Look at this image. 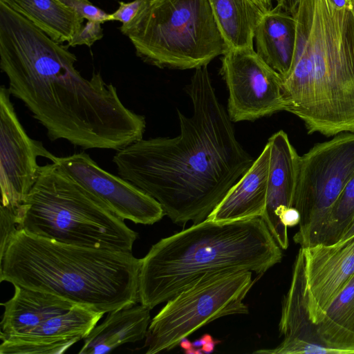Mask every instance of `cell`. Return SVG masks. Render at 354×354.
Wrapping results in <instances>:
<instances>
[{
	"label": "cell",
	"mask_w": 354,
	"mask_h": 354,
	"mask_svg": "<svg viewBox=\"0 0 354 354\" xmlns=\"http://www.w3.org/2000/svg\"><path fill=\"white\" fill-rule=\"evenodd\" d=\"M68 45L57 43L0 2V68L8 90L50 141L116 151L142 139L146 121L124 105L100 73L84 78Z\"/></svg>",
	"instance_id": "cell-1"
},
{
	"label": "cell",
	"mask_w": 354,
	"mask_h": 354,
	"mask_svg": "<svg viewBox=\"0 0 354 354\" xmlns=\"http://www.w3.org/2000/svg\"><path fill=\"white\" fill-rule=\"evenodd\" d=\"M185 91L190 116L179 109L180 133L141 139L113 157L122 178L155 198L173 223L205 220L254 159L235 136L207 66L195 69Z\"/></svg>",
	"instance_id": "cell-2"
},
{
	"label": "cell",
	"mask_w": 354,
	"mask_h": 354,
	"mask_svg": "<svg viewBox=\"0 0 354 354\" xmlns=\"http://www.w3.org/2000/svg\"><path fill=\"white\" fill-rule=\"evenodd\" d=\"M296 43L283 79L285 111L308 133L354 132V15L332 0H301Z\"/></svg>",
	"instance_id": "cell-3"
},
{
	"label": "cell",
	"mask_w": 354,
	"mask_h": 354,
	"mask_svg": "<svg viewBox=\"0 0 354 354\" xmlns=\"http://www.w3.org/2000/svg\"><path fill=\"white\" fill-rule=\"evenodd\" d=\"M140 263L132 252L73 245L18 230L0 257V281L106 313L139 301Z\"/></svg>",
	"instance_id": "cell-4"
},
{
	"label": "cell",
	"mask_w": 354,
	"mask_h": 354,
	"mask_svg": "<svg viewBox=\"0 0 354 354\" xmlns=\"http://www.w3.org/2000/svg\"><path fill=\"white\" fill-rule=\"evenodd\" d=\"M281 259V248L261 217L205 219L160 239L140 259L139 302L151 310L205 275H261Z\"/></svg>",
	"instance_id": "cell-5"
},
{
	"label": "cell",
	"mask_w": 354,
	"mask_h": 354,
	"mask_svg": "<svg viewBox=\"0 0 354 354\" xmlns=\"http://www.w3.org/2000/svg\"><path fill=\"white\" fill-rule=\"evenodd\" d=\"M16 223L17 230L96 249L132 252L138 237L53 162L40 166L37 182L17 209Z\"/></svg>",
	"instance_id": "cell-6"
},
{
	"label": "cell",
	"mask_w": 354,
	"mask_h": 354,
	"mask_svg": "<svg viewBox=\"0 0 354 354\" xmlns=\"http://www.w3.org/2000/svg\"><path fill=\"white\" fill-rule=\"evenodd\" d=\"M120 30L138 57L160 68L196 69L230 49L208 0H145Z\"/></svg>",
	"instance_id": "cell-7"
},
{
	"label": "cell",
	"mask_w": 354,
	"mask_h": 354,
	"mask_svg": "<svg viewBox=\"0 0 354 354\" xmlns=\"http://www.w3.org/2000/svg\"><path fill=\"white\" fill-rule=\"evenodd\" d=\"M252 276L250 271L205 275L167 301L149 324L146 353L171 350L221 317L248 313L243 300L257 281Z\"/></svg>",
	"instance_id": "cell-8"
},
{
	"label": "cell",
	"mask_w": 354,
	"mask_h": 354,
	"mask_svg": "<svg viewBox=\"0 0 354 354\" xmlns=\"http://www.w3.org/2000/svg\"><path fill=\"white\" fill-rule=\"evenodd\" d=\"M354 177V132L338 133L299 156L292 203L299 214L293 236L301 248L321 243L330 213Z\"/></svg>",
	"instance_id": "cell-9"
},
{
	"label": "cell",
	"mask_w": 354,
	"mask_h": 354,
	"mask_svg": "<svg viewBox=\"0 0 354 354\" xmlns=\"http://www.w3.org/2000/svg\"><path fill=\"white\" fill-rule=\"evenodd\" d=\"M232 122L252 121L285 111L281 76L254 48H231L221 58Z\"/></svg>",
	"instance_id": "cell-10"
},
{
	"label": "cell",
	"mask_w": 354,
	"mask_h": 354,
	"mask_svg": "<svg viewBox=\"0 0 354 354\" xmlns=\"http://www.w3.org/2000/svg\"><path fill=\"white\" fill-rule=\"evenodd\" d=\"M8 87H0L1 206L17 209L37 180V157L55 162L57 156L39 140L31 138L21 124Z\"/></svg>",
	"instance_id": "cell-11"
},
{
	"label": "cell",
	"mask_w": 354,
	"mask_h": 354,
	"mask_svg": "<svg viewBox=\"0 0 354 354\" xmlns=\"http://www.w3.org/2000/svg\"><path fill=\"white\" fill-rule=\"evenodd\" d=\"M53 163L123 220L152 225L165 216L155 198L121 176L105 171L84 152L57 157Z\"/></svg>",
	"instance_id": "cell-12"
},
{
	"label": "cell",
	"mask_w": 354,
	"mask_h": 354,
	"mask_svg": "<svg viewBox=\"0 0 354 354\" xmlns=\"http://www.w3.org/2000/svg\"><path fill=\"white\" fill-rule=\"evenodd\" d=\"M302 248L308 313L317 325L354 276V234L333 243Z\"/></svg>",
	"instance_id": "cell-13"
},
{
	"label": "cell",
	"mask_w": 354,
	"mask_h": 354,
	"mask_svg": "<svg viewBox=\"0 0 354 354\" xmlns=\"http://www.w3.org/2000/svg\"><path fill=\"white\" fill-rule=\"evenodd\" d=\"M304 250L300 247L292 272L289 290L282 302L279 324L283 340L271 349H261L255 353L270 354H346L344 350L324 345L316 326L310 319L306 295Z\"/></svg>",
	"instance_id": "cell-14"
},
{
	"label": "cell",
	"mask_w": 354,
	"mask_h": 354,
	"mask_svg": "<svg viewBox=\"0 0 354 354\" xmlns=\"http://www.w3.org/2000/svg\"><path fill=\"white\" fill-rule=\"evenodd\" d=\"M104 313L75 306L21 335L0 338L1 354H60L84 339Z\"/></svg>",
	"instance_id": "cell-15"
},
{
	"label": "cell",
	"mask_w": 354,
	"mask_h": 354,
	"mask_svg": "<svg viewBox=\"0 0 354 354\" xmlns=\"http://www.w3.org/2000/svg\"><path fill=\"white\" fill-rule=\"evenodd\" d=\"M270 146V167L266 208L261 218L283 250L289 245L288 227L281 218L292 207L296 188L299 155L287 133L280 130L268 140Z\"/></svg>",
	"instance_id": "cell-16"
},
{
	"label": "cell",
	"mask_w": 354,
	"mask_h": 354,
	"mask_svg": "<svg viewBox=\"0 0 354 354\" xmlns=\"http://www.w3.org/2000/svg\"><path fill=\"white\" fill-rule=\"evenodd\" d=\"M269 167L270 146L267 142L251 167L206 219L227 222L261 218L266 208Z\"/></svg>",
	"instance_id": "cell-17"
},
{
	"label": "cell",
	"mask_w": 354,
	"mask_h": 354,
	"mask_svg": "<svg viewBox=\"0 0 354 354\" xmlns=\"http://www.w3.org/2000/svg\"><path fill=\"white\" fill-rule=\"evenodd\" d=\"M14 287L13 296L1 303L4 311L0 338L27 333L49 318L77 306L52 293Z\"/></svg>",
	"instance_id": "cell-18"
},
{
	"label": "cell",
	"mask_w": 354,
	"mask_h": 354,
	"mask_svg": "<svg viewBox=\"0 0 354 354\" xmlns=\"http://www.w3.org/2000/svg\"><path fill=\"white\" fill-rule=\"evenodd\" d=\"M150 310L142 304H135L108 313L104 322L84 339L79 353H106L124 344L143 339L151 322Z\"/></svg>",
	"instance_id": "cell-19"
},
{
	"label": "cell",
	"mask_w": 354,
	"mask_h": 354,
	"mask_svg": "<svg viewBox=\"0 0 354 354\" xmlns=\"http://www.w3.org/2000/svg\"><path fill=\"white\" fill-rule=\"evenodd\" d=\"M257 55L283 79L289 73L296 43L295 17L279 7L263 15L254 37Z\"/></svg>",
	"instance_id": "cell-20"
},
{
	"label": "cell",
	"mask_w": 354,
	"mask_h": 354,
	"mask_svg": "<svg viewBox=\"0 0 354 354\" xmlns=\"http://www.w3.org/2000/svg\"><path fill=\"white\" fill-rule=\"evenodd\" d=\"M55 41L68 42L84 19L59 0H0Z\"/></svg>",
	"instance_id": "cell-21"
},
{
	"label": "cell",
	"mask_w": 354,
	"mask_h": 354,
	"mask_svg": "<svg viewBox=\"0 0 354 354\" xmlns=\"http://www.w3.org/2000/svg\"><path fill=\"white\" fill-rule=\"evenodd\" d=\"M219 29L231 48H253L256 28L265 11L254 0H208Z\"/></svg>",
	"instance_id": "cell-22"
},
{
	"label": "cell",
	"mask_w": 354,
	"mask_h": 354,
	"mask_svg": "<svg viewBox=\"0 0 354 354\" xmlns=\"http://www.w3.org/2000/svg\"><path fill=\"white\" fill-rule=\"evenodd\" d=\"M315 326L324 345L354 354V276Z\"/></svg>",
	"instance_id": "cell-23"
},
{
	"label": "cell",
	"mask_w": 354,
	"mask_h": 354,
	"mask_svg": "<svg viewBox=\"0 0 354 354\" xmlns=\"http://www.w3.org/2000/svg\"><path fill=\"white\" fill-rule=\"evenodd\" d=\"M354 220V177L344 188L335 203L320 243L339 241Z\"/></svg>",
	"instance_id": "cell-24"
},
{
	"label": "cell",
	"mask_w": 354,
	"mask_h": 354,
	"mask_svg": "<svg viewBox=\"0 0 354 354\" xmlns=\"http://www.w3.org/2000/svg\"><path fill=\"white\" fill-rule=\"evenodd\" d=\"M70 10L87 20L102 24L110 21V14L93 5L89 0H59Z\"/></svg>",
	"instance_id": "cell-25"
},
{
	"label": "cell",
	"mask_w": 354,
	"mask_h": 354,
	"mask_svg": "<svg viewBox=\"0 0 354 354\" xmlns=\"http://www.w3.org/2000/svg\"><path fill=\"white\" fill-rule=\"evenodd\" d=\"M102 23L96 21L87 20L84 25L74 35L68 42L69 47L85 45L91 47L103 37Z\"/></svg>",
	"instance_id": "cell-26"
},
{
	"label": "cell",
	"mask_w": 354,
	"mask_h": 354,
	"mask_svg": "<svg viewBox=\"0 0 354 354\" xmlns=\"http://www.w3.org/2000/svg\"><path fill=\"white\" fill-rule=\"evenodd\" d=\"M145 0H133L131 2L125 3L118 1V8L110 14V21H118L122 25H127L130 23L138 13L141 6Z\"/></svg>",
	"instance_id": "cell-27"
},
{
	"label": "cell",
	"mask_w": 354,
	"mask_h": 354,
	"mask_svg": "<svg viewBox=\"0 0 354 354\" xmlns=\"http://www.w3.org/2000/svg\"><path fill=\"white\" fill-rule=\"evenodd\" d=\"M301 0H280L277 6L285 12L294 15Z\"/></svg>",
	"instance_id": "cell-28"
},
{
	"label": "cell",
	"mask_w": 354,
	"mask_h": 354,
	"mask_svg": "<svg viewBox=\"0 0 354 354\" xmlns=\"http://www.w3.org/2000/svg\"><path fill=\"white\" fill-rule=\"evenodd\" d=\"M212 340H213V337L211 335L208 334H205L199 339L193 342L192 346L194 348H201L203 345L205 344L206 342H208Z\"/></svg>",
	"instance_id": "cell-29"
},
{
	"label": "cell",
	"mask_w": 354,
	"mask_h": 354,
	"mask_svg": "<svg viewBox=\"0 0 354 354\" xmlns=\"http://www.w3.org/2000/svg\"><path fill=\"white\" fill-rule=\"evenodd\" d=\"M216 342H217L214 341V339L212 341H209L208 342H206L201 347L202 352L204 353H212L214 349V346H215V344H216Z\"/></svg>",
	"instance_id": "cell-30"
},
{
	"label": "cell",
	"mask_w": 354,
	"mask_h": 354,
	"mask_svg": "<svg viewBox=\"0 0 354 354\" xmlns=\"http://www.w3.org/2000/svg\"><path fill=\"white\" fill-rule=\"evenodd\" d=\"M254 1L259 5V6L265 12H267L268 10H269L272 8V0H254Z\"/></svg>",
	"instance_id": "cell-31"
},
{
	"label": "cell",
	"mask_w": 354,
	"mask_h": 354,
	"mask_svg": "<svg viewBox=\"0 0 354 354\" xmlns=\"http://www.w3.org/2000/svg\"><path fill=\"white\" fill-rule=\"evenodd\" d=\"M354 234V220L351 223V224L348 226L344 233L342 234L341 239L349 237L350 236Z\"/></svg>",
	"instance_id": "cell-32"
},
{
	"label": "cell",
	"mask_w": 354,
	"mask_h": 354,
	"mask_svg": "<svg viewBox=\"0 0 354 354\" xmlns=\"http://www.w3.org/2000/svg\"><path fill=\"white\" fill-rule=\"evenodd\" d=\"M180 346L182 348L185 349V353H187L193 348L192 343H191L188 339H187V338L183 339L180 342Z\"/></svg>",
	"instance_id": "cell-33"
},
{
	"label": "cell",
	"mask_w": 354,
	"mask_h": 354,
	"mask_svg": "<svg viewBox=\"0 0 354 354\" xmlns=\"http://www.w3.org/2000/svg\"><path fill=\"white\" fill-rule=\"evenodd\" d=\"M337 6L339 7L349 6V0H332Z\"/></svg>",
	"instance_id": "cell-34"
},
{
	"label": "cell",
	"mask_w": 354,
	"mask_h": 354,
	"mask_svg": "<svg viewBox=\"0 0 354 354\" xmlns=\"http://www.w3.org/2000/svg\"><path fill=\"white\" fill-rule=\"evenodd\" d=\"M351 9L354 15V0H349Z\"/></svg>",
	"instance_id": "cell-35"
},
{
	"label": "cell",
	"mask_w": 354,
	"mask_h": 354,
	"mask_svg": "<svg viewBox=\"0 0 354 354\" xmlns=\"http://www.w3.org/2000/svg\"><path fill=\"white\" fill-rule=\"evenodd\" d=\"M277 2V4L279 3L280 0H274Z\"/></svg>",
	"instance_id": "cell-36"
}]
</instances>
